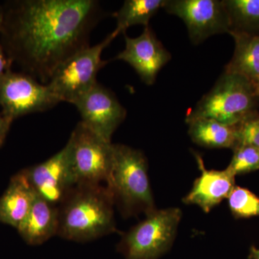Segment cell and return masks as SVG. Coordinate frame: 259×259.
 Segmentation results:
<instances>
[{
	"label": "cell",
	"instance_id": "4",
	"mask_svg": "<svg viewBox=\"0 0 259 259\" xmlns=\"http://www.w3.org/2000/svg\"><path fill=\"white\" fill-rule=\"evenodd\" d=\"M258 100L250 81L239 75L224 71L210 91L187 114L185 121L209 118L236 125L257 111Z\"/></svg>",
	"mask_w": 259,
	"mask_h": 259
},
{
	"label": "cell",
	"instance_id": "19",
	"mask_svg": "<svg viewBox=\"0 0 259 259\" xmlns=\"http://www.w3.org/2000/svg\"><path fill=\"white\" fill-rule=\"evenodd\" d=\"M230 32L259 35V0H223Z\"/></svg>",
	"mask_w": 259,
	"mask_h": 259
},
{
	"label": "cell",
	"instance_id": "20",
	"mask_svg": "<svg viewBox=\"0 0 259 259\" xmlns=\"http://www.w3.org/2000/svg\"><path fill=\"white\" fill-rule=\"evenodd\" d=\"M228 207L233 217H259V197L244 187L236 186L228 198Z\"/></svg>",
	"mask_w": 259,
	"mask_h": 259
},
{
	"label": "cell",
	"instance_id": "12",
	"mask_svg": "<svg viewBox=\"0 0 259 259\" xmlns=\"http://www.w3.org/2000/svg\"><path fill=\"white\" fill-rule=\"evenodd\" d=\"M125 49L116 56V60L131 65L145 84L153 85L160 70L171 60V54L149 26L144 28L139 37L125 35Z\"/></svg>",
	"mask_w": 259,
	"mask_h": 259
},
{
	"label": "cell",
	"instance_id": "25",
	"mask_svg": "<svg viewBox=\"0 0 259 259\" xmlns=\"http://www.w3.org/2000/svg\"><path fill=\"white\" fill-rule=\"evenodd\" d=\"M250 259H259V248L255 246H252L250 249L249 253Z\"/></svg>",
	"mask_w": 259,
	"mask_h": 259
},
{
	"label": "cell",
	"instance_id": "24",
	"mask_svg": "<svg viewBox=\"0 0 259 259\" xmlns=\"http://www.w3.org/2000/svg\"><path fill=\"white\" fill-rule=\"evenodd\" d=\"M12 122L0 113V147L4 144Z\"/></svg>",
	"mask_w": 259,
	"mask_h": 259
},
{
	"label": "cell",
	"instance_id": "9",
	"mask_svg": "<svg viewBox=\"0 0 259 259\" xmlns=\"http://www.w3.org/2000/svg\"><path fill=\"white\" fill-rule=\"evenodd\" d=\"M163 9L182 20L194 45L212 35L229 33V19L223 0H166Z\"/></svg>",
	"mask_w": 259,
	"mask_h": 259
},
{
	"label": "cell",
	"instance_id": "3",
	"mask_svg": "<svg viewBox=\"0 0 259 259\" xmlns=\"http://www.w3.org/2000/svg\"><path fill=\"white\" fill-rule=\"evenodd\" d=\"M113 163L106 187L125 217L155 209L148 163L142 151L123 144H113Z\"/></svg>",
	"mask_w": 259,
	"mask_h": 259
},
{
	"label": "cell",
	"instance_id": "23",
	"mask_svg": "<svg viewBox=\"0 0 259 259\" xmlns=\"http://www.w3.org/2000/svg\"><path fill=\"white\" fill-rule=\"evenodd\" d=\"M11 64L0 42V80L10 71Z\"/></svg>",
	"mask_w": 259,
	"mask_h": 259
},
{
	"label": "cell",
	"instance_id": "7",
	"mask_svg": "<svg viewBox=\"0 0 259 259\" xmlns=\"http://www.w3.org/2000/svg\"><path fill=\"white\" fill-rule=\"evenodd\" d=\"M66 145L76 186L107 183L113 163L114 146L111 142L80 122Z\"/></svg>",
	"mask_w": 259,
	"mask_h": 259
},
{
	"label": "cell",
	"instance_id": "1",
	"mask_svg": "<svg viewBox=\"0 0 259 259\" xmlns=\"http://www.w3.org/2000/svg\"><path fill=\"white\" fill-rule=\"evenodd\" d=\"M3 9L0 42L7 57L44 84L62 63L90 47L103 18L96 0H17Z\"/></svg>",
	"mask_w": 259,
	"mask_h": 259
},
{
	"label": "cell",
	"instance_id": "16",
	"mask_svg": "<svg viewBox=\"0 0 259 259\" xmlns=\"http://www.w3.org/2000/svg\"><path fill=\"white\" fill-rule=\"evenodd\" d=\"M234 39L235 50L225 72L243 76L255 86L259 79V35L230 32Z\"/></svg>",
	"mask_w": 259,
	"mask_h": 259
},
{
	"label": "cell",
	"instance_id": "22",
	"mask_svg": "<svg viewBox=\"0 0 259 259\" xmlns=\"http://www.w3.org/2000/svg\"><path fill=\"white\" fill-rule=\"evenodd\" d=\"M236 128L237 146H251L259 148V112L255 111L247 116L236 125Z\"/></svg>",
	"mask_w": 259,
	"mask_h": 259
},
{
	"label": "cell",
	"instance_id": "27",
	"mask_svg": "<svg viewBox=\"0 0 259 259\" xmlns=\"http://www.w3.org/2000/svg\"><path fill=\"white\" fill-rule=\"evenodd\" d=\"M254 91L255 95H256V97L259 99V79L258 82H257L254 87Z\"/></svg>",
	"mask_w": 259,
	"mask_h": 259
},
{
	"label": "cell",
	"instance_id": "26",
	"mask_svg": "<svg viewBox=\"0 0 259 259\" xmlns=\"http://www.w3.org/2000/svg\"><path fill=\"white\" fill-rule=\"evenodd\" d=\"M3 16H4V9H3V7L0 5V29H1L2 24H3Z\"/></svg>",
	"mask_w": 259,
	"mask_h": 259
},
{
	"label": "cell",
	"instance_id": "14",
	"mask_svg": "<svg viewBox=\"0 0 259 259\" xmlns=\"http://www.w3.org/2000/svg\"><path fill=\"white\" fill-rule=\"evenodd\" d=\"M37 197L24 170L12 177L0 197V223L18 229Z\"/></svg>",
	"mask_w": 259,
	"mask_h": 259
},
{
	"label": "cell",
	"instance_id": "6",
	"mask_svg": "<svg viewBox=\"0 0 259 259\" xmlns=\"http://www.w3.org/2000/svg\"><path fill=\"white\" fill-rule=\"evenodd\" d=\"M118 35L114 30L102 41L75 54L54 71L47 85L59 101L74 105L96 84L99 71L107 64L102 60V52Z\"/></svg>",
	"mask_w": 259,
	"mask_h": 259
},
{
	"label": "cell",
	"instance_id": "8",
	"mask_svg": "<svg viewBox=\"0 0 259 259\" xmlns=\"http://www.w3.org/2000/svg\"><path fill=\"white\" fill-rule=\"evenodd\" d=\"M59 102L47 84L25 73L10 70L0 80L2 114L11 122L22 116L47 111Z\"/></svg>",
	"mask_w": 259,
	"mask_h": 259
},
{
	"label": "cell",
	"instance_id": "18",
	"mask_svg": "<svg viewBox=\"0 0 259 259\" xmlns=\"http://www.w3.org/2000/svg\"><path fill=\"white\" fill-rule=\"evenodd\" d=\"M166 0H126L114 17L117 20L116 31L125 33L126 30L134 25L149 26L150 20L163 8Z\"/></svg>",
	"mask_w": 259,
	"mask_h": 259
},
{
	"label": "cell",
	"instance_id": "15",
	"mask_svg": "<svg viewBox=\"0 0 259 259\" xmlns=\"http://www.w3.org/2000/svg\"><path fill=\"white\" fill-rule=\"evenodd\" d=\"M59 219V207L37 196L28 216L17 230L28 244L41 245L57 236Z\"/></svg>",
	"mask_w": 259,
	"mask_h": 259
},
{
	"label": "cell",
	"instance_id": "21",
	"mask_svg": "<svg viewBox=\"0 0 259 259\" xmlns=\"http://www.w3.org/2000/svg\"><path fill=\"white\" fill-rule=\"evenodd\" d=\"M227 169L235 177L259 170V148L239 146L233 149V156Z\"/></svg>",
	"mask_w": 259,
	"mask_h": 259
},
{
	"label": "cell",
	"instance_id": "5",
	"mask_svg": "<svg viewBox=\"0 0 259 259\" xmlns=\"http://www.w3.org/2000/svg\"><path fill=\"white\" fill-rule=\"evenodd\" d=\"M182 210L155 209L122 236L117 246L125 259H158L173 245Z\"/></svg>",
	"mask_w": 259,
	"mask_h": 259
},
{
	"label": "cell",
	"instance_id": "17",
	"mask_svg": "<svg viewBox=\"0 0 259 259\" xmlns=\"http://www.w3.org/2000/svg\"><path fill=\"white\" fill-rule=\"evenodd\" d=\"M194 144L207 148H231L238 145L236 125H226L209 118L194 119L186 122Z\"/></svg>",
	"mask_w": 259,
	"mask_h": 259
},
{
	"label": "cell",
	"instance_id": "13",
	"mask_svg": "<svg viewBox=\"0 0 259 259\" xmlns=\"http://www.w3.org/2000/svg\"><path fill=\"white\" fill-rule=\"evenodd\" d=\"M201 175L194 181L192 190L183 198L186 204L198 206L208 213L225 199H228L233 190L236 177L224 170L207 169L200 155L194 153Z\"/></svg>",
	"mask_w": 259,
	"mask_h": 259
},
{
	"label": "cell",
	"instance_id": "2",
	"mask_svg": "<svg viewBox=\"0 0 259 259\" xmlns=\"http://www.w3.org/2000/svg\"><path fill=\"white\" fill-rule=\"evenodd\" d=\"M114 204L106 186H75L59 206L57 236L84 243L114 233Z\"/></svg>",
	"mask_w": 259,
	"mask_h": 259
},
{
	"label": "cell",
	"instance_id": "11",
	"mask_svg": "<svg viewBox=\"0 0 259 259\" xmlns=\"http://www.w3.org/2000/svg\"><path fill=\"white\" fill-rule=\"evenodd\" d=\"M23 170L37 195L58 207L76 186L67 145L47 161Z\"/></svg>",
	"mask_w": 259,
	"mask_h": 259
},
{
	"label": "cell",
	"instance_id": "10",
	"mask_svg": "<svg viewBox=\"0 0 259 259\" xmlns=\"http://www.w3.org/2000/svg\"><path fill=\"white\" fill-rule=\"evenodd\" d=\"M74 105L83 125L109 142L127 115L125 107L111 90L98 82Z\"/></svg>",
	"mask_w": 259,
	"mask_h": 259
}]
</instances>
